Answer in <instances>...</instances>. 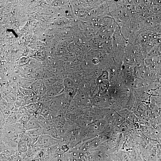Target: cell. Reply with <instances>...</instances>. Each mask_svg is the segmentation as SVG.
<instances>
[{
    "label": "cell",
    "mask_w": 161,
    "mask_h": 161,
    "mask_svg": "<svg viewBox=\"0 0 161 161\" xmlns=\"http://www.w3.org/2000/svg\"><path fill=\"white\" fill-rule=\"evenodd\" d=\"M36 129L28 130L26 132V134L31 138L33 141H36L39 136V133L37 131Z\"/></svg>",
    "instance_id": "6da1fadb"
},
{
    "label": "cell",
    "mask_w": 161,
    "mask_h": 161,
    "mask_svg": "<svg viewBox=\"0 0 161 161\" xmlns=\"http://www.w3.org/2000/svg\"><path fill=\"white\" fill-rule=\"evenodd\" d=\"M26 127L28 130L36 129L40 127V125L37 121L32 119L29 120L27 122Z\"/></svg>",
    "instance_id": "7a4b0ae2"
},
{
    "label": "cell",
    "mask_w": 161,
    "mask_h": 161,
    "mask_svg": "<svg viewBox=\"0 0 161 161\" xmlns=\"http://www.w3.org/2000/svg\"><path fill=\"white\" fill-rule=\"evenodd\" d=\"M47 91V86L44 82L39 81L37 95L43 96L46 95Z\"/></svg>",
    "instance_id": "3957f363"
},
{
    "label": "cell",
    "mask_w": 161,
    "mask_h": 161,
    "mask_svg": "<svg viewBox=\"0 0 161 161\" xmlns=\"http://www.w3.org/2000/svg\"><path fill=\"white\" fill-rule=\"evenodd\" d=\"M24 95L18 89V90L16 97V101L17 104L18 105L22 103Z\"/></svg>",
    "instance_id": "277c9868"
},
{
    "label": "cell",
    "mask_w": 161,
    "mask_h": 161,
    "mask_svg": "<svg viewBox=\"0 0 161 161\" xmlns=\"http://www.w3.org/2000/svg\"><path fill=\"white\" fill-rule=\"evenodd\" d=\"M27 111L30 113H34L37 110V108L35 104L34 103H30L26 107Z\"/></svg>",
    "instance_id": "5b68a950"
},
{
    "label": "cell",
    "mask_w": 161,
    "mask_h": 161,
    "mask_svg": "<svg viewBox=\"0 0 161 161\" xmlns=\"http://www.w3.org/2000/svg\"><path fill=\"white\" fill-rule=\"evenodd\" d=\"M73 84V82L70 79L66 78L64 80L63 85L66 88H72Z\"/></svg>",
    "instance_id": "8992f818"
},
{
    "label": "cell",
    "mask_w": 161,
    "mask_h": 161,
    "mask_svg": "<svg viewBox=\"0 0 161 161\" xmlns=\"http://www.w3.org/2000/svg\"><path fill=\"white\" fill-rule=\"evenodd\" d=\"M157 161H161V146H159L156 151Z\"/></svg>",
    "instance_id": "52a82bcc"
},
{
    "label": "cell",
    "mask_w": 161,
    "mask_h": 161,
    "mask_svg": "<svg viewBox=\"0 0 161 161\" xmlns=\"http://www.w3.org/2000/svg\"><path fill=\"white\" fill-rule=\"evenodd\" d=\"M29 115L27 114H25L21 117V120L23 122L27 121H29Z\"/></svg>",
    "instance_id": "ba28073f"
},
{
    "label": "cell",
    "mask_w": 161,
    "mask_h": 161,
    "mask_svg": "<svg viewBox=\"0 0 161 161\" xmlns=\"http://www.w3.org/2000/svg\"><path fill=\"white\" fill-rule=\"evenodd\" d=\"M92 62L94 64H96L98 62V60L96 58H94L92 60Z\"/></svg>",
    "instance_id": "9c48e42d"
},
{
    "label": "cell",
    "mask_w": 161,
    "mask_h": 161,
    "mask_svg": "<svg viewBox=\"0 0 161 161\" xmlns=\"http://www.w3.org/2000/svg\"><path fill=\"white\" fill-rule=\"evenodd\" d=\"M160 141V146H161V140Z\"/></svg>",
    "instance_id": "30bf717a"
},
{
    "label": "cell",
    "mask_w": 161,
    "mask_h": 161,
    "mask_svg": "<svg viewBox=\"0 0 161 161\" xmlns=\"http://www.w3.org/2000/svg\"><path fill=\"white\" fill-rule=\"evenodd\" d=\"M78 161H83L81 160H78Z\"/></svg>",
    "instance_id": "8fae6325"
}]
</instances>
